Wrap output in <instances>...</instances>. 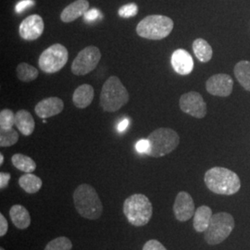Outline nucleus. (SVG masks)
<instances>
[{
	"mask_svg": "<svg viewBox=\"0 0 250 250\" xmlns=\"http://www.w3.org/2000/svg\"><path fill=\"white\" fill-rule=\"evenodd\" d=\"M212 215L211 208L208 206H201L197 208L193 222L195 230L198 232H205L209 225Z\"/></svg>",
	"mask_w": 250,
	"mask_h": 250,
	"instance_id": "nucleus-20",
	"label": "nucleus"
},
{
	"mask_svg": "<svg viewBox=\"0 0 250 250\" xmlns=\"http://www.w3.org/2000/svg\"><path fill=\"white\" fill-rule=\"evenodd\" d=\"M44 21L41 16L34 14L24 19L19 28L21 37L26 41H35L44 32Z\"/></svg>",
	"mask_w": 250,
	"mask_h": 250,
	"instance_id": "nucleus-12",
	"label": "nucleus"
},
{
	"mask_svg": "<svg viewBox=\"0 0 250 250\" xmlns=\"http://www.w3.org/2000/svg\"><path fill=\"white\" fill-rule=\"evenodd\" d=\"M233 87V81L232 78L224 73L215 74L208 78L206 83V89L212 95L217 97L226 98L229 97L232 92Z\"/></svg>",
	"mask_w": 250,
	"mask_h": 250,
	"instance_id": "nucleus-11",
	"label": "nucleus"
},
{
	"mask_svg": "<svg viewBox=\"0 0 250 250\" xmlns=\"http://www.w3.org/2000/svg\"><path fill=\"white\" fill-rule=\"evenodd\" d=\"M72 243L66 236H60L48 242L44 250H72Z\"/></svg>",
	"mask_w": 250,
	"mask_h": 250,
	"instance_id": "nucleus-27",
	"label": "nucleus"
},
{
	"mask_svg": "<svg viewBox=\"0 0 250 250\" xmlns=\"http://www.w3.org/2000/svg\"><path fill=\"white\" fill-rule=\"evenodd\" d=\"M124 213L129 224L140 227L149 223L153 207L149 198L142 194H134L125 199Z\"/></svg>",
	"mask_w": 250,
	"mask_h": 250,
	"instance_id": "nucleus-4",
	"label": "nucleus"
},
{
	"mask_svg": "<svg viewBox=\"0 0 250 250\" xmlns=\"http://www.w3.org/2000/svg\"><path fill=\"white\" fill-rule=\"evenodd\" d=\"M3 162H4V157H3V155L1 154V155H0V165H2Z\"/></svg>",
	"mask_w": 250,
	"mask_h": 250,
	"instance_id": "nucleus-37",
	"label": "nucleus"
},
{
	"mask_svg": "<svg viewBox=\"0 0 250 250\" xmlns=\"http://www.w3.org/2000/svg\"><path fill=\"white\" fill-rule=\"evenodd\" d=\"M89 9V2L87 0H76L63 9L61 20L63 22H72L83 16Z\"/></svg>",
	"mask_w": 250,
	"mask_h": 250,
	"instance_id": "nucleus-16",
	"label": "nucleus"
},
{
	"mask_svg": "<svg viewBox=\"0 0 250 250\" xmlns=\"http://www.w3.org/2000/svg\"><path fill=\"white\" fill-rule=\"evenodd\" d=\"M33 5H35V1L34 0H22V1L19 2L18 4L16 5V11L18 13H21L24 9L32 7Z\"/></svg>",
	"mask_w": 250,
	"mask_h": 250,
	"instance_id": "nucleus-33",
	"label": "nucleus"
},
{
	"mask_svg": "<svg viewBox=\"0 0 250 250\" xmlns=\"http://www.w3.org/2000/svg\"><path fill=\"white\" fill-rule=\"evenodd\" d=\"M69 59L68 49L61 44H54L44 50L39 57L38 65L45 73L60 72L66 65Z\"/></svg>",
	"mask_w": 250,
	"mask_h": 250,
	"instance_id": "nucleus-8",
	"label": "nucleus"
},
{
	"mask_svg": "<svg viewBox=\"0 0 250 250\" xmlns=\"http://www.w3.org/2000/svg\"><path fill=\"white\" fill-rule=\"evenodd\" d=\"M128 126H129V120L128 119H125V120H123L119 125H118V131L120 132V133H123V132H125V130L128 128Z\"/></svg>",
	"mask_w": 250,
	"mask_h": 250,
	"instance_id": "nucleus-36",
	"label": "nucleus"
},
{
	"mask_svg": "<svg viewBox=\"0 0 250 250\" xmlns=\"http://www.w3.org/2000/svg\"><path fill=\"white\" fill-rule=\"evenodd\" d=\"M19 186L28 194H36L43 186L42 180L33 173H25L19 178Z\"/></svg>",
	"mask_w": 250,
	"mask_h": 250,
	"instance_id": "nucleus-22",
	"label": "nucleus"
},
{
	"mask_svg": "<svg viewBox=\"0 0 250 250\" xmlns=\"http://www.w3.org/2000/svg\"><path fill=\"white\" fill-rule=\"evenodd\" d=\"M10 177L11 176L9 172H1L0 173V188L1 189H5L9 186Z\"/></svg>",
	"mask_w": 250,
	"mask_h": 250,
	"instance_id": "nucleus-35",
	"label": "nucleus"
},
{
	"mask_svg": "<svg viewBox=\"0 0 250 250\" xmlns=\"http://www.w3.org/2000/svg\"><path fill=\"white\" fill-rule=\"evenodd\" d=\"M9 230V224L7 219L5 218L4 215L0 214V236L3 237L4 235H6V233L8 232Z\"/></svg>",
	"mask_w": 250,
	"mask_h": 250,
	"instance_id": "nucleus-34",
	"label": "nucleus"
},
{
	"mask_svg": "<svg viewBox=\"0 0 250 250\" xmlns=\"http://www.w3.org/2000/svg\"><path fill=\"white\" fill-rule=\"evenodd\" d=\"M180 108L190 116L202 119L207 114V104L202 96L197 92H188L184 94L179 101Z\"/></svg>",
	"mask_w": 250,
	"mask_h": 250,
	"instance_id": "nucleus-10",
	"label": "nucleus"
},
{
	"mask_svg": "<svg viewBox=\"0 0 250 250\" xmlns=\"http://www.w3.org/2000/svg\"><path fill=\"white\" fill-rule=\"evenodd\" d=\"M94 99V88L90 84H82L77 87L72 95V102L78 108H85L92 103Z\"/></svg>",
	"mask_w": 250,
	"mask_h": 250,
	"instance_id": "nucleus-17",
	"label": "nucleus"
},
{
	"mask_svg": "<svg viewBox=\"0 0 250 250\" xmlns=\"http://www.w3.org/2000/svg\"><path fill=\"white\" fill-rule=\"evenodd\" d=\"M15 125L21 134L29 136L34 133L36 123L29 111L21 109L15 114Z\"/></svg>",
	"mask_w": 250,
	"mask_h": 250,
	"instance_id": "nucleus-19",
	"label": "nucleus"
},
{
	"mask_svg": "<svg viewBox=\"0 0 250 250\" xmlns=\"http://www.w3.org/2000/svg\"><path fill=\"white\" fill-rule=\"evenodd\" d=\"M73 203L77 212L87 220H98L103 212V206L98 192L88 184H82L75 189Z\"/></svg>",
	"mask_w": 250,
	"mask_h": 250,
	"instance_id": "nucleus-2",
	"label": "nucleus"
},
{
	"mask_svg": "<svg viewBox=\"0 0 250 250\" xmlns=\"http://www.w3.org/2000/svg\"><path fill=\"white\" fill-rule=\"evenodd\" d=\"M142 250H167V249L161 244V242L151 239L145 243Z\"/></svg>",
	"mask_w": 250,
	"mask_h": 250,
	"instance_id": "nucleus-30",
	"label": "nucleus"
},
{
	"mask_svg": "<svg viewBox=\"0 0 250 250\" xmlns=\"http://www.w3.org/2000/svg\"><path fill=\"white\" fill-rule=\"evenodd\" d=\"M9 216L12 224L21 230L26 229L31 224V216L23 206H12L9 209Z\"/></svg>",
	"mask_w": 250,
	"mask_h": 250,
	"instance_id": "nucleus-18",
	"label": "nucleus"
},
{
	"mask_svg": "<svg viewBox=\"0 0 250 250\" xmlns=\"http://www.w3.org/2000/svg\"><path fill=\"white\" fill-rule=\"evenodd\" d=\"M0 250H5L3 248H0Z\"/></svg>",
	"mask_w": 250,
	"mask_h": 250,
	"instance_id": "nucleus-38",
	"label": "nucleus"
},
{
	"mask_svg": "<svg viewBox=\"0 0 250 250\" xmlns=\"http://www.w3.org/2000/svg\"><path fill=\"white\" fill-rule=\"evenodd\" d=\"M38 70L28 63H20L17 66V77L21 82L29 83L35 81L38 77Z\"/></svg>",
	"mask_w": 250,
	"mask_h": 250,
	"instance_id": "nucleus-25",
	"label": "nucleus"
},
{
	"mask_svg": "<svg viewBox=\"0 0 250 250\" xmlns=\"http://www.w3.org/2000/svg\"><path fill=\"white\" fill-rule=\"evenodd\" d=\"M171 65L180 75H188L194 69V62L191 55L185 49H177L171 56Z\"/></svg>",
	"mask_w": 250,
	"mask_h": 250,
	"instance_id": "nucleus-15",
	"label": "nucleus"
},
{
	"mask_svg": "<svg viewBox=\"0 0 250 250\" xmlns=\"http://www.w3.org/2000/svg\"><path fill=\"white\" fill-rule=\"evenodd\" d=\"M15 125V114L9 108L2 109L0 112V129H11Z\"/></svg>",
	"mask_w": 250,
	"mask_h": 250,
	"instance_id": "nucleus-28",
	"label": "nucleus"
},
{
	"mask_svg": "<svg viewBox=\"0 0 250 250\" xmlns=\"http://www.w3.org/2000/svg\"><path fill=\"white\" fill-rule=\"evenodd\" d=\"M233 72L243 88L250 92V62L242 61L236 63Z\"/></svg>",
	"mask_w": 250,
	"mask_h": 250,
	"instance_id": "nucleus-23",
	"label": "nucleus"
},
{
	"mask_svg": "<svg viewBox=\"0 0 250 250\" xmlns=\"http://www.w3.org/2000/svg\"><path fill=\"white\" fill-rule=\"evenodd\" d=\"M173 26V21L167 16L150 15L137 24L136 33L148 40H161L170 35Z\"/></svg>",
	"mask_w": 250,
	"mask_h": 250,
	"instance_id": "nucleus-6",
	"label": "nucleus"
},
{
	"mask_svg": "<svg viewBox=\"0 0 250 250\" xmlns=\"http://www.w3.org/2000/svg\"><path fill=\"white\" fill-rule=\"evenodd\" d=\"M234 228V219L227 212H219L212 215L208 229L205 232V241L209 246L219 245L228 238Z\"/></svg>",
	"mask_w": 250,
	"mask_h": 250,
	"instance_id": "nucleus-7",
	"label": "nucleus"
},
{
	"mask_svg": "<svg viewBox=\"0 0 250 250\" xmlns=\"http://www.w3.org/2000/svg\"><path fill=\"white\" fill-rule=\"evenodd\" d=\"M193 51L201 62H208L212 59L213 50L210 45L202 38H197L193 43Z\"/></svg>",
	"mask_w": 250,
	"mask_h": 250,
	"instance_id": "nucleus-21",
	"label": "nucleus"
},
{
	"mask_svg": "<svg viewBox=\"0 0 250 250\" xmlns=\"http://www.w3.org/2000/svg\"><path fill=\"white\" fill-rule=\"evenodd\" d=\"M13 166L25 173H32L36 169V164L33 159L23 154H14L11 158Z\"/></svg>",
	"mask_w": 250,
	"mask_h": 250,
	"instance_id": "nucleus-24",
	"label": "nucleus"
},
{
	"mask_svg": "<svg viewBox=\"0 0 250 250\" xmlns=\"http://www.w3.org/2000/svg\"><path fill=\"white\" fill-rule=\"evenodd\" d=\"M149 149L147 156L161 158L173 151L180 143L178 134L170 128H159L147 136Z\"/></svg>",
	"mask_w": 250,
	"mask_h": 250,
	"instance_id": "nucleus-5",
	"label": "nucleus"
},
{
	"mask_svg": "<svg viewBox=\"0 0 250 250\" xmlns=\"http://www.w3.org/2000/svg\"><path fill=\"white\" fill-rule=\"evenodd\" d=\"M19 134L13 128L0 129V146L2 147H8L18 142Z\"/></svg>",
	"mask_w": 250,
	"mask_h": 250,
	"instance_id": "nucleus-26",
	"label": "nucleus"
},
{
	"mask_svg": "<svg viewBox=\"0 0 250 250\" xmlns=\"http://www.w3.org/2000/svg\"><path fill=\"white\" fill-rule=\"evenodd\" d=\"M206 186L218 195L231 196L241 188V181L232 170L223 167H214L208 170L204 176Z\"/></svg>",
	"mask_w": 250,
	"mask_h": 250,
	"instance_id": "nucleus-1",
	"label": "nucleus"
},
{
	"mask_svg": "<svg viewBox=\"0 0 250 250\" xmlns=\"http://www.w3.org/2000/svg\"><path fill=\"white\" fill-rule=\"evenodd\" d=\"M101 16V14H100V12H99L98 9H88L87 11H86V13L83 15V17H84V20L86 21H96V20H98Z\"/></svg>",
	"mask_w": 250,
	"mask_h": 250,
	"instance_id": "nucleus-32",
	"label": "nucleus"
},
{
	"mask_svg": "<svg viewBox=\"0 0 250 250\" xmlns=\"http://www.w3.org/2000/svg\"><path fill=\"white\" fill-rule=\"evenodd\" d=\"M64 108L63 100L60 98H47L41 100L36 104L35 107L36 115L42 119H47L50 117L60 114Z\"/></svg>",
	"mask_w": 250,
	"mask_h": 250,
	"instance_id": "nucleus-14",
	"label": "nucleus"
},
{
	"mask_svg": "<svg viewBox=\"0 0 250 250\" xmlns=\"http://www.w3.org/2000/svg\"><path fill=\"white\" fill-rule=\"evenodd\" d=\"M138 13V7L134 3H129L121 7L119 9V15L122 18H131L134 17Z\"/></svg>",
	"mask_w": 250,
	"mask_h": 250,
	"instance_id": "nucleus-29",
	"label": "nucleus"
},
{
	"mask_svg": "<svg viewBox=\"0 0 250 250\" xmlns=\"http://www.w3.org/2000/svg\"><path fill=\"white\" fill-rule=\"evenodd\" d=\"M173 212L179 222H188L195 215V203L188 192L181 191L177 194L173 204Z\"/></svg>",
	"mask_w": 250,
	"mask_h": 250,
	"instance_id": "nucleus-13",
	"label": "nucleus"
},
{
	"mask_svg": "<svg viewBox=\"0 0 250 250\" xmlns=\"http://www.w3.org/2000/svg\"><path fill=\"white\" fill-rule=\"evenodd\" d=\"M135 148L138 153H141V154H146L148 149H149V142L146 139H140L136 145H135Z\"/></svg>",
	"mask_w": 250,
	"mask_h": 250,
	"instance_id": "nucleus-31",
	"label": "nucleus"
},
{
	"mask_svg": "<svg viewBox=\"0 0 250 250\" xmlns=\"http://www.w3.org/2000/svg\"><path fill=\"white\" fill-rule=\"evenodd\" d=\"M100 59L101 53L97 46L90 45L83 48L78 53L72 62V73L78 76L88 74L97 68Z\"/></svg>",
	"mask_w": 250,
	"mask_h": 250,
	"instance_id": "nucleus-9",
	"label": "nucleus"
},
{
	"mask_svg": "<svg viewBox=\"0 0 250 250\" xmlns=\"http://www.w3.org/2000/svg\"><path fill=\"white\" fill-rule=\"evenodd\" d=\"M129 101V93L117 76L104 83L100 93V106L106 112H115Z\"/></svg>",
	"mask_w": 250,
	"mask_h": 250,
	"instance_id": "nucleus-3",
	"label": "nucleus"
}]
</instances>
